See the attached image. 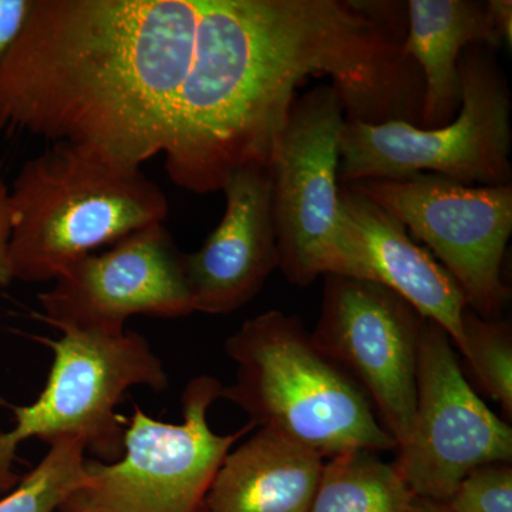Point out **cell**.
Instances as JSON below:
<instances>
[{
    "instance_id": "obj_8",
    "label": "cell",
    "mask_w": 512,
    "mask_h": 512,
    "mask_svg": "<svg viewBox=\"0 0 512 512\" xmlns=\"http://www.w3.org/2000/svg\"><path fill=\"white\" fill-rule=\"evenodd\" d=\"M220 380L194 377L183 393V421L165 423L134 406L124 451L114 463L87 461L86 480L66 503L90 512H205L225 457L245 434L214 433L208 410L221 399Z\"/></svg>"
},
{
    "instance_id": "obj_24",
    "label": "cell",
    "mask_w": 512,
    "mask_h": 512,
    "mask_svg": "<svg viewBox=\"0 0 512 512\" xmlns=\"http://www.w3.org/2000/svg\"><path fill=\"white\" fill-rule=\"evenodd\" d=\"M407 512H451L446 503L429 500V498L413 497Z\"/></svg>"
},
{
    "instance_id": "obj_6",
    "label": "cell",
    "mask_w": 512,
    "mask_h": 512,
    "mask_svg": "<svg viewBox=\"0 0 512 512\" xmlns=\"http://www.w3.org/2000/svg\"><path fill=\"white\" fill-rule=\"evenodd\" d=\"M60 332V339H39L53 350L55 359L36 402L5 403L15 424L8 431L0 430V494L19 483L13 463L20 444L30 439L52 444L79 437L101 463L120 460L127 423L116 410L124 394L136 386L154 392L168 387L163 362L140 333Z\"/></svg>"
},
{
    "instance_id": "obj_14",
    "label": "cell",
    "mask_w": 512,
    "mask_h": 512,
    "mask_svg": "<svg viewBox=\"0 0 512 512\" xmlns=\"http://www.w3.org/2000/svg\"><path fill=\"white\" fill-rule=\"evenodd\" d=\"M339 210L370 281L397 293L439 325L463 352L467 302L453 276L429 249L413 241L402 222L355 188L340 184Z\"/></svg>"
},
{
    "instance_id": "obj_23",
    "label": "cell",
    "mask_w": 512,
    "mask_h": 512,
    "mask_svg": "<svg viewBox=\"0 0 512 512\" xmlns=\"http://www.w3.org/2000/svg\"><path fill=\"white\" fill-rule=\"evenodd\" d=\"M488 15L495 32L503 40V45L511 49L512 43V2L511 0H490L487 2Z\"/></svg>"
},
{
    "instance_id": "obj_4",
    "label": "cell",
    "mask_w": 512,
    "mask_h": 512,
    "mask_svg": "<svg viewBox=\"0 0 512 512\" xmlns=\"http://www.w3.org/2000/svg\"><path fill=\"white\" fill-rule=\"evenodd\" d=\"M237 380L222 387L249 423L319 456L397 450L369 397L320 349L296 316L269 311L242 323L225 342Z\"/></svg>"
},
{
    "instance_id": "obj_5",
    "label": "cell",
    "mask_w": 512,
    "mask_h": 512,
    "mask_svg": "<svg viewBox=\"0 0 512 512\" xmlns=\"http://www.w3.org/2000/svg\"><path fill=\"white\" fill-rule=\"evenodd\" d=\"M458 73L463 103L447 126L345 121L339 184L433 173L464 185H511V93L494 50L468 46Z\"/></svg>"
},
{
    "instance_id": "obj_2",
    "label": "cell",
    "mask_w": 512,
    "mask_h": 512,
    "mask_svg": "<svg viewBox=\"0 0 512 512\" xmlns=\"http://www.w3.org/2000/svg\"><path fill=\"white\" fill-rule=\"evenodd\" d=\"M200 10L201 0H33L0 62V133L141 168L163 154Z\"/></svg>"
},
{
    "instance_id": "obj_17",
    "label": "cell",
    "mask_w": 512,
    "mask_h": 512,
    "mask_svg": "<svg viewBox=\"0 0 512 512\" xmlns=\"http://www.w3.org/2000/svg\"><path fill=\"white\" fill-rule=\"evenodd\" d=\"M413 497L396 464L345 451L323 463L309 512H407Z\"/></svg>"
},
{
    "instance_id": "obj_18",
    "label": "cell",
    "mask_w": 512,
    "mask_h": 512,
    "mask_svg": "<svg viewBox=\"0 0 512 512\" xmlns=\"http://www.w3.org/2000/svg\"><path fill=\"white\" fill-rule=\"evenodd\" d=\"M0 500V512H59L86 480V444L64 437Z\"/></svg>"
},
{
    "instance_id": "obj_13",
    "label": "cell",
    "mask_w": 512,
    "mask_h": 512,
    "mask_svg": "<svg viewBox=\"0 0 512 512\" xmlns=\"http://www.w3.org/2000/svg\"><path fill=\"white\" fill-rule=\"evenodd\" d=\"M225 212L204 245L183 254L192 312L229 315L244 308L279 268L268 164L229 175Z\"/></svg>"
},
{
    "instance_id": "obj_12",
    "label": "cell",
    "mask_w": 512,
    "mask_h": 512,
    "mask_svg": "<svg viewBox=\"0 0 512 512\" xmlns=\"http://www.w3.org/2000/svg\"><path fill=\"white\" fill-rule=\"evenodd\" d=\"M43 319L53 328L117 335L133 316L191 315L183 252L164 222L147 225L90 254L40 293Z\"/></svg>"
},
{
    "instance_id": "obj_21",
    "label": "cell",
    "mask_w": 512,
    "mask_h": 512,
    "mask_svg": "<svg viewBox=\"0 0 512 512\" xmlns=\"http://www.w3.org/2000/svg\"><path fill=\"white\" fill-rule=\"evenodd\" d=\"M33 0H0V62L19 36Z\"/></svg>"
},
{
    "instance_id": "obj_25",
    "label": "cell",
    "mask_w": 512,
    "mask_h": 512,
    "mask_svg": "<svg viewBox=\"0 0 512 512\" xmlns=\"http://www.w3.org/2000/svg\"><path fill=\"white\" fill-rule=\"evenodd\" d=\"M59 512H90V511L84 510V508L76 507V505L66 503L63 505L62 508H60Z\"/></svg>"
},
{
    "instance_id": "obj_10",
    "label": "cell",
    "mask_w": 512,
    "mask_h": 512,
    "mask_svg": "<svg viewBox=\"0 0 512 512\" xmlns=\"http://www.w3.org/2000/svg\"><path fill=\"white\" fill-rule=\"evenodd\" d=\"M450 338L426 319L417 362L412 431L396 467L414 497L446 503L474 468L511 463L512 430L474 392Z\"/></svg>"
},
{
    "instance_id": "obj_20",
    "label": "cell",
    "mask_w": 512,
    "mask_h": 512,
    "mask_svg": "<svg viewBox=\"0 0 512 512\" xmlns=\"http://www.w3.org/2000/svg\"><path fill=\"white\" fill-rule=\"evenodd\" d=\"M451 512H512V468L485 464L463 478L446 501Z\"/></svg>"
},
{
    "instance_id": "obj_3",
    "label": "cell",
    "mask_w": 512,
    "mask_h": 512,
    "mask_svg": "<svg viewBox=\"0 0 512 512\" xmlns=\"http://www.w3.org/2000/svg\"><path fill=\"white\" fill-rule=\"evenodd\" d=\"M9 208L13 281L43 284L97 248L164 222L168 201L140 167L62 141L22 165Z\"/></svg>"
},
{
    "instance_id": "obj_19",
    "label": "cell",
    "mask_w": 512,
    "mask_h": 512,
    "mask_svg": "<svg viewBox=\"0 0 512 512\" xmlns=\"http://www.w3.org/2000/svg\"><path fill=\"white\" fill-rule=\"evenodd\" d=\"M464 349L478 384L512 417V333L507 320L483 319L466 309L463 315Z\"/></svg>"
},
{
    "instance_id": "obj_15",
    "label": "cell",
    "mask_w": 512,
    "mask_h": 512,
    "mask_svg": "<svg viewBox=\"0 0 512 512\" xmlns=\"http://www.w3.org/2000/svg\"><path fill=\"white\" fill-rule=\"evenodd\" d=\"M406 18L404 55L417 64L424 83L420 128L447 126L463 103L458 62L464 50H497L503 40L491 23L487 2L409 0Z\"/></svg>"
},
{
    "instance_id": "obj_7",
    "label": "cell",
    "mask_w": 512,
    "mask_h": 512,
    "mask_svg": "<svg viewBox=\"0 0 512 512\" xmlns=\"http://www.w3.org/2000/svg\"><path fill=\"white\" fill-rule=\"evenodd\" d=\"M342 94L332 83L296 96L268 167L279 269L293 285L319 276L369 279L339 210ZM370 281V279H369Z\"/></svg>"
},
{
    "instance_id": "obj_9",
    "label": "cell",
    "mask_w": 512,
    "mask_h": 512,
    "mask_svg": "<svg viewBox=\"0 0 512 512\" xmlns=\"http://www.w3.org/2000/svg\"><path fill=\"white\" fill-rule=\"evenodd\" d=\"M402 222L453 276L467 308L498 319L511 299L503 261L512 234V187L464 185L433 173L346 184Z\"/></svg>"
},
{
    "instance_id": "obj_16",
    "label": "cell",
    "mask_w": 512,
    "mask_h": 512,
    "mask_svg": "<svg viewBox=\"0 0 512 512\" xmlns=\"http://www.w3.org/2000/svg\"><path fill=\"white\" fill-rule=\"evenodd\" d=\"M325 458L268 429L229 451L205 512H309Z\"/></svg>"
},
{
    "instance_id": "obj_22",
    "label": "cell",
    "mask_w": 512,
    "mask_h": 512,
    "mask_svg": "<svg viewBox=\"0 0 512 512\" xmlns=\"http://www.w3.org/2000/svg\"><path fill=\"white\" fill-rule=\"evenodd\" d=\"M9 187L3 177V165L0 164V288H5L13 281L9 262L10 241Z\"/></svg>"
},
{
    "instance_id": "obj_1",
    "label": "cell",
    "mask_w": 512,
    "mask_h": 512,
    "mask_svg": "<svg viewBox=\"0 0 512 512\" xmlns=\"http://www.w3.org/2000/svg\"><path fill=\"white\" fill-rule=\"evenodd\" d=\"M406 32V2L201 0L163 151L171 183L211 194L239 168L268 164L309 76L332 79L346 121L420 127L424 83Z\"/></svg>"
},
{
    "instance_id": "obj_11",
    "label": "cell",
    "mask_w": 512,
    "mask_h": 512,
    "mask_svg": "<svg viewBox=\"0 0 512 512\" xmlns=\"http://www.w3.org/2000/svg\"><path fill=\"white\" fill-rule=\"evenodd\" d=\"M424 322L413 306L379 282L325 276L313 339L362 387L397 448L412 431Z\"/></svg>"
}]
</instances>
